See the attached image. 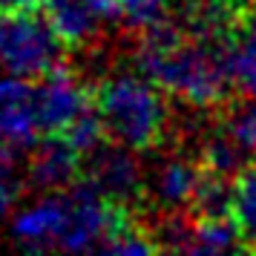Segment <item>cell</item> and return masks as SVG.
<instances>
[{
	"label": "cell",
	"instance_id": "cell-18",
	"mask_svg": "<svg viewBox=\"0 0 256 256\" xmlns=\"http://www.w3.org/2000/svg\"><path fill=\"white\" fill-rule=\"evenodd\" d=\"M230 3H233V6H236L242 14H248V12H254V9H256V0H230Z\"/></svg>",
	"mask_w": 256,
	"mask_h": 256
},
{
	"label": "cell",
	"instance_id": "cell-14",
	"mask_svg": "<svg viewBox=\"0 0 256 256\" xmlns=\"http://www.w3.org/2000/svg\"><path fill=\"white\" fill-rule=\"evenodd\" d=\"M230 216L248 248H256V158L233 178Z\"/></svg>",
	"mask_w": 256,
	"mask_h": 256
},
{
	"label": "cell",
	"instance_id": "cell-11",
	"mask_svg": "<svg viewBox=\"0 0 256 256\" xmlns=\"http://www.w3.org/2000/svg\"><path fill=\"white\" fill-rule=\"evenodd\" d=\"M248 248L233 216H196L190 213L184 254H230Z\"/></svg>",
	"mask_w": 256,
	"mask_h": 256
},
{
	"label": "cell",
	"instance_id": "cell-10",
	"mask_svg": "<svg viewBox=\"0 0 256 256\" xmlns=\"http://www.w3.org/2000/svg\"><path fill=\"white\" fill-rule=\"evenodd\" d=\"M84 167V156L64 136L40 141L29 158V182L40 190H70Z\"/></svg>",
	"mask_w": 256,
	"mask_h": 256
},
{
	"label": "cell",
	"instance_id": "cell-9",
	"mask_svg": "<svg viewBox=\"0 0 256 256\" xmlns=\"http://www.w3.org/2000/svg\"><path fill=\"white\" fill-rule=\"evenodd\" d=\"M40 9L66 46H81L112 18V0H40Z\"/></svg>",
	"mask_w": 256,
	"mask_h": 256
},
{
	"label": "cell",
	"instance_id": "cell-6",
	"mask_svg": "<svg viewBox=\"0 0 256 256\" xmlns=\"http://www.w3.org/2000/svg\"><path fill=\"white\" fill-rule=\"evenodd\" d=\"M66 219V193H52L18 210V216L9 224V236L24 250H64Z\"/></svg>",
	"mask_w": 256,
	"mask_h": 256
},
{
	"label": "cell",
	"instance_id": "cell-12",
	"mask_svg": "<svg viewBox=\"0 0 256 256\" xmlns=\"http://www.w3.org/2000/svg\"><path fill=\"white\" fill-rule=\"evenodd\" d=\"M233 84L244 95H256V9L242 18L228 46Z\"/></svg>",
	"mask_w": 256,
	"mask_h": 256
},
{
	"label": "cell",
	"instance_id": "cell-8",
	"mask_svg": "<svg viewBox=\"0 0 256 256\" xmlns=\"http://www.w3.org/2000/svg\"><path fill=\"white\" fill-rule=\"evenodd\" d=\"M204 164L187 156H170L152 173V198L164 213H182L193 208L198 184L204 178Z\"/></svg>",
	"mask_w": 256,
	"mask_h": 256
},
{
	"label": "cell",
	"instance_id": "cell-3",
	"mask_svg": "<svg viewBox=\"0 0 256 256\" xmlns=\"http://www.w3.org/2000/svg\"><path fill=\"white\" fill-rule=\"evenodd\" d=\"M66 40L55 32L40 6H9L0 9V66L38 81L60 66Z\"/></svg>",
	"mask_w": 256,
	"mask_h": 256
},
{
	"label": "cell",
	"instance_id": "cell-7",
	"mask_svg": "<svg viewBox=\"0 0 256 256\" xmlns=\"http://www.w3.org/2000/svg\"><path fill=\"white\" fill-rule=\"evenodd\" d=\"M40 132L38 95L29 78H0V141L9 147H29Z\"/></svg>",
	"mask_w": 256,
	"mask_h": 256
},
{
	"label": "cell",
	"instance_id": "cell-17",
	"mask_svg": "<svg viewBox=\"0 0 256 256\" xmlns=\"http://www.w3.org/2000/svg\"><path fill=\"white\" fill-rule=\"evenodd\" d=\"M9 6H40V0H0V9H9Z\"/></svg>",
	"mask_w": 256,
	"mask_h": 256
},
{
	"label": "cell",
	"instance_id": "cell-4",
	"mask_svg": "<svg viewBox=\"0 0 256 256\" xmlns=\"http://www.w3.org/2000/svg\"><path fill=\"white\" fill-rule=\"evenodd\" d=\"M35 95H38L40 132H46V136H60L84 112H90L95 106L86 84L66 66H55L49 75L38 78Z\"/></svg>",
	"mask_w": 256,
	"mask_h": 256
},
{
	"label": "cell",
	"instance_id": "cell-16",
	"mask_svg": "<svg viewBox=\"0 0 256 256\" xmlns=\"http://www.w3.org/2000/svg\"><path fill=\"white\" fill-rule=\"evenodd\" d=\"M20 187H24V178H20L18 162L12 156V147L0 141V216L14 208V202L20 196Z\"/></svg>",
	"mask_w": 256,
	"mask_h": 256
},
{
	"label": "cell",
	"instance_id": "cell-13",
	"mask_svg": "<svg viewBox=\"0 0 256 256\" xmlns=\"http://www.w3.org/2000/svg\"><path fill=\"white\" fill-rule=\"evenodd\" d=\"M112 18L132 35H150L173 20V0H112Z\"/></svg>",
	"mask_w": 256,
	"mask_h": 256
},
{
	"label": "cell",
	"instance_id": "cell-1",
	"mask_svg": "<svg viewBox=\"0 0 256 256\" xmlns=\"http://www.w3.org/2000/svg\"><path fill=\"white\" fill-rule=\"evenodd\" d=\"M136 64L141 75L158 84L167 95L196 110H210L228 101L233 84L228 46L187 35L173 20L138 38Z\"/></svg>",
	"mask_w": 256,
	"mask_h": 256
},
{
	"label": "cell",
	"instance_id": "cell-15",
	"mask_svg": "<svg viewBox=\"0 0 256 256\" xmlns=\"http://www.w3.org/2000/svg\"><path fill=\"white\" fill-rule=\"evenodd\" d=\"M250 158H256V95H244L242 101L228 106L219 124Z\"/></svg>",
	"mask_w": 256,
	"mask_h": 256
},
{
	"label": "cell",
	"instance_id": "cell-2",
	"mask_svg": "<svg viewBox=\"0 0 256 256\" xmlns=\"http://www.w3.org/2000/svg\"><path fill=\"white\" fill-rule=\"evenodd\" d=\"M164 90L147 75L112 72L95 86L92 104L106 130V138L130 150H150L162 144L170 127Z\"/></svg>",
	"mask_w": 256,
	"mask_h": 256
},
{
	"label": "cell",
	"instance_id": "cell-5",
	"mask_svg": "<svg viewBox=\"0 0 256 256\" xmlns=\"http://www.w3.org/2000/svg\"><path fill=\"white\" fill-rule=\"evenodd\" d=\"M86 182L95 184L116 204L130 208L144 190V173H141V164L136 158V150H130L124 144H116V141H110V144L104 141L90 156Z\"/></svg>",
	"mask_w": 256,
	"mask_h": 256
}]
</instances>
